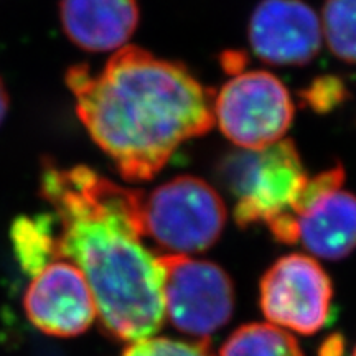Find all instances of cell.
I'll list each match as a JSON object with an SVG mask.
<instances>
[{
  "label": "cell",
  "instance_id": "cell-17",
  "mask_svg": "<svg viewBox=\"0 0 356 356\" xmlns=\"http://www.w3.org/2000/svg\"><path fill=\"white\" fill-rule=\"evenodd\" d=\"M8 111V92L2 79H0V124L3 122Z\"/></svg>",
  "mask_w": 356,
  "mask_h": 356
},
{
  "label": "cell",
  "instance_id": "cell-7",
  "mask_svg": "<svg viewBox=\"0 0 356 356\" xmlns=\"http://www.w3.org/2000/svg\"><path fill=\"white\" fill-rule=\"evenodd\" d=\"M259 307L269 323L300 335H314L332 320L333 284L312 256L279 257L259 282Z\"/></svg>",
  "mask_w": 356,
  "mask_h": 356
},
{
  "label": "cell",
  "instance_id": "cell-9",
  "mask_svg": "<svg viewBox=\"0 0 356 356\" xmlns=\"http://www.w3.org/2000/svg\"><path fill=\"white\" fill-rule=\"evenodd\" d=\"M24 309L33 327L60 338L81 335L97 317L86 277L66 259L53 261L33 275L26 287Z\"/></svg>",
  "mask_w": 356,
  "mask_h": 356
},
{
  "label": "cell",
  "instance_id": "cell-15",
  "mask_svg": "<svg viewBox=\"0 0 356 356\" xmlns=\"http://www.w3.org/2000/svg\"><path fill=\"white\" fill-rule=\"evenodd\" d=\"M119 356H213L208 341H186L168 337H150L132 341Z\"/></svg>",
  "mask_w": 356,
  "mask_h": 356
},
{
  "label": "cell",
  "instance_id": "cell-6",
  "mask_svg": "<svg viewBox=\"0 0 356 356\" xmlns=\"http://www.w3.org/2000/svg\"><path fill=\"white\" fill-rule=\"evenodd\" d=\"M213 115L229 142L239 149L261 150L286 139L293 121V101L269 71H241L215 92Z\"/></svg>",
  "mask_w": 356,
  "mask_h": 356
},
{
  "label": "cell",
  "instance_id": "cell-10",
  "mask_svg": "<svg viewBox=\"0 0 356 356\" xmlns=\"http://www.w3.org/2000/svg\"><path fill=\"white\" fill-rule=\"evenodd\" d=\"M248 38L267 65L304 66L322 50V22L304 0H261L249 19Z\"/></svg>",
  "mask_w": 356,
  "mask_h": 356
},
{
  "label": "cell",
  "instance_id": "cell-12",
  "mask_svg": "<svg viewBox=\"0 0 356 356\" xmlns=\"http://www.w3.org/2000/svg\"><path fill=\"white\" fill-rule=\"evenodd\" d=\"M55 218L40 215L22 218L12 226V243L22 269L30 275L38 274L44 266L56 261Z\"/></svg>",
  "mask_w": 356,
  "mask_h": 356
},
{
  "label": "cell",
  "instance_id": "cell-13",
  "mask_svg": "<svg viewBox=\"0 0 356 356\" xmlns=\"http://www.w3.org/2000/svg\"><path fill=\"white\" fill-rule=\"evenodd\" d=\"M218 356H304L291 333L273 323H246L226 338Z\"/></svg>",
  "mask_w": 356,
  "mask_h": 356
},
{
  "label": "cell",
  "instance_id": "cell-11",
  "mask_svg": "<svg viewBox=\"0 0 356 356\" xmlns=\"http://www.w3.org/2000/svg\"><path fill=\"white\" fill-rule=\"evenodd\" d=\"M137 0H61L60 19L71 42L84 51L121 50L139 25Z\"/></svg>",
  "mask_w": 356,
  "mask_h": 356
},
{
  "label": "cell",
  "instance_id": "cell-16",
  "mask_svg": "<svg viewBox=\"0 0 356 356\" xmlns=\"http://www.w3.org/2000/svg\"><path fill=\"white\" fill-rule=\"evenodd\" d=\"M302 101L317 113H328L337 106L343 104L348 91H346L343 81L335 76L317 78L309 88L300 92Z\"/></svg>",
  "mask_w": 356,
  "mask_h": 356
},
{
  "label": "cell",
  "instance_id": "cell-1",
  "mask_svg": "<svg viewBox=\"0 0 356 356\" xmlns=\"http://www.w3.org/2000/svg\"><path fill=\"white\" fill-rule=\"evenodd\" d=\"M40 193L55 211L56 257L86 277L102 330L127 343L154 337L165 314L159 256L144 243V193L53 162L43 163Z\"/></svg>",
  "mask_w": 356,
  "mask_h": 356
},
{
  "label": "cell",
  "instance_id": "cell-8",
  "mask_svg": "<svg viewBox=\"0 0 356 356\" xmlns=\"http://www.w3.org/2000/svg\"><path fill=\"white\" fill-rule=\"evenodd\" d=\"M343 181L341 165L309 177L293 208L297 243L320 259L340 261L356 251V195L341 188Z\"/></svg>",
  "mask_w": 356,
  "mask_h": 356
},
{
  "label": "cell",
  "instance_id": "cell-18",
  "mask_svg": "<svg viewBox=\"0 0 356 356\" xmlns=\"http://www.w3.org/2000/svg\"><path fill=\"white\" fill-rule=\"evenodd\" d=\"M350 356H356V345L353 346V350H351V353H350Z\"/></svg>",
  "mask_w": 356,
  "mask_h": 356
},
{
  "label": "cell",
  "instance_id": "cell-3",
  "mask_svg": "<svg viewBox=\"0 0 356 356\" xmlns=\"http://www.w3.org/2000/svg\"><path fill=\"white\" fill-rule=\"evenodd\" d=\"M218 177L236 198L234 220L241 228L292 215L309 180L291 139L261 150H233L218 165Z\"/></svg>",
  "mask_w": 356,
  "mask_h": 356
},
{
  "label": "cell",
  "instance_id": "cell-2",
  "mask_svg": "<svg viewBox=\"0 0 356 356\" xmlns=\"http://www.w3.org/2000/svg\"><path fill=\"white\" fill-rule=\"evenodd\" d=\"M76 114L96 145L127 181H145L178 147L215 126V92L177 61L126 44L99 73L66 71Z\"/></svg>",
  "mask_w": 356,
  "mask_h": 356
},
{
  "label": "cell",
  "instance_id": "cell-4",
  "mask_svg": "<svg viewBox=\"0 0 356 356\" xmlns=\"http://www.w3.org/2000/svg\"><path fill=\"white\" fill-rule=\"evenodd\" d=\"M144 238L165 254H197L221 238L226 207L221 195L203 178L180 175L165 181L142 202Z\"/></svg>",
  "mask_w": 356,
  "mask_h": 356
},
{
  "label": "cell",
  "instance_id": "cell-5",
  "mask_svg": "<svg viewBox=\"0 0 356 356\" xmlns=\"http://www.w3.org/2000/svg\"><path fill=\"white\" fill-rule=\"evenodd\" d=\"M163 314L172 327L195 341H208L234 310L233 280L216 262L184 254H160Z\"/></svg>",
  "mask_w": 356,
  "mask_h": 356
},
{
  "label": "cell",
  "instance_id": "cell-14",
  "mask_svg": "<svg viewBox=\"0 0 356 356\" xmlns=\"http://www.w3.org/2000/svg\"><path fill=\"white\" fill-rule=\"evenodd\" d=\"M323 42L338 60L356 65V0H325Z\"/></svg>",
  "mask_w": 356,
  "mask_h": 356
}]
</instances>
